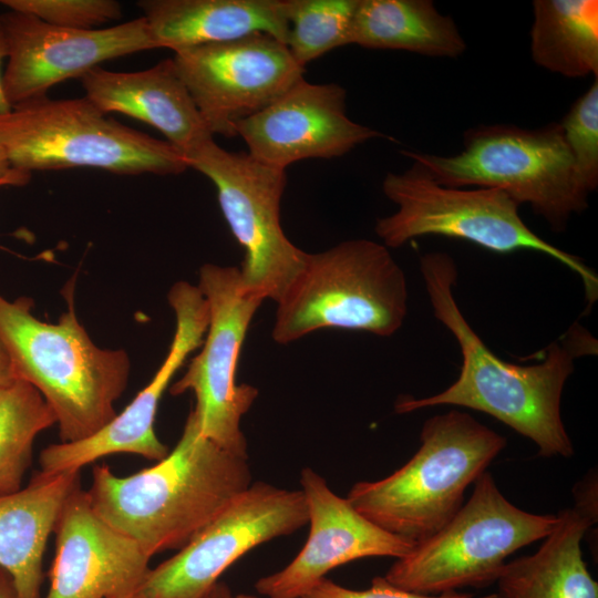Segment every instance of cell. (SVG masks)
<instances>
[{
	"label": "cell",
	"mask_w": 598,
	"mask_h": 598,
	"mask_svg": "<svg viewBox=\"0 0 598 598\" xmlns=\"http://www.w3.org/2000/svg\"><path fill=\"white\" fill-rule=\"evenodd\" d=\"M176 327L166 358L132 402L95 434L76 442H59L44 447L39 456L41 471H81L107 455L128 453L152 461L169 452L156 435L154 423L162 395L190 352L202 346L208 327V306L197 286L175 282L168 291Z\"/></svg>",
	"instance_id": "9a60e30c"
},
{
	"label": "cell",
	"mask_w": 598,
	"mask_h": 598,
	"mask_svg": "<svg viewBox=\"0 0 598 598\" xmlns=\"http://www.w3.org/2000/svg\"><path fill=\"white\" fill-rule=\"evenodd\" d=\"M206 598H235L229 586L218 581Z\"/></svg>",
	"instance_id": "836d02e7"
},
{
	"label": "cell",
	"mask_w": 598,
	"mask_h": 598,
	"mask_svg": "<svg viewBox=\"0 0 598 598\" xmlns=\"http://www.w3.org/2000/svg\"><path fill=\"white\" fill-rule=\"evenodd\" d=\"M421 446L402 467L355 483L347 499L367 519L414 545L444 527L464 493L506 446V439L468 413L451 410L427 419Z\"/></svg>",
	"instance_id": "277c9868"
},
{
	"label": "cell",
	"mask_w": 598,
	"mask_h": 598,
	"mask_svg": "<svg viewBox=\"0 0 598 598\" xmlns=\"http://www.w3.org/2000/svg\"><path fill=\"white\" fill-rule=\"evenodd\" d=\"M0 17L8 44L2 89L10 107L45 97L53 85L81 79L104 61L161 49L143 17L92 30L59 28L14 10Z\"/></svg>",
	"instance_id": "5bb4252c"
},
{
	"label": "cell",
	"mask_w": 598,
	"mask_h": 598,
	"mask_svg": "<svg viewBox=\"0 0 598 598\" xmlns=\"http://www.w3.org/2000/svg\"><path fill=\"white\" fill-rule=\"evenodd\" d=\"M53 534L44 598H133L151 568L152 557L93 511L81 485L65 499Z\"/></svg>",
	"instance_id": "ac0fdd59"
},
{
	"label": "cell",
	"mask_w": 598,
	"mask_h": 598,
	"mask_svg": "<svg viewBox=\"0 0 598 598\" xmlns=\"http://www.w3.org/2000/svg\"><path fill=\"white\" fill-rule=\"evenodd\" d=\"M382 190L398 207L375 223L374 230L385 247L398 248L422 236H443L467 240L496 254L538 251L580 278L588 308L597 300V274L579 257L534 233L519 216V205L503 190L444 186L415 162L401 173H388Z\"/></svg>",
	"instance_id": "ba28073f"
},
{
	"label": "cell",
	"mask_w": 598,
	"mask_h": 598,
	"mask_svg": "<svg viewBox=\"0 0 598 598\" xmlns=\"http://www.w3.org/2000/svg\"><path fill=\"white\" fill-rule=\"evenodd\" d=\"M172 59L208 131L228 138L305 72L287 45L266 33L179 49Z\"/></svg>",
	"instance_id": "4fadbf2b"
},
{
	"label": "cell",
	"mask_w": 598,
	"mask_h": 598,
	"mask_svg": "<svg viewBox=\"0 0 598 598\" xmlns=\"http://www.w3.org/2000/svg\"><path fill=\"white\" fill-rule=\"evenodd\" d=\"M300 598H475L472 594L450 591L440 595H422L406 591L392 585L384 576L372 579L371 586L364 590L349 589L337 582L322 578ZM483 598H493L492 596Z\"/></svg>",
	"instance_id": "f1b7e54d"
},
{
	"label": "cell",
	"mask_w": 598,
	"mask_h": 598,
	"mask_svg": "<svg viewBox=\"0 0 598 598\" xmlns=\"http://www.w3.org/2000/svg\"><path fill=\"white\" fill-rule=\"evenodd\" d=\"M420 270L434 317L456 339L462 354L457 379L444 391L426 396H400L399 414L437 405H457L484 412L532 440L544 457H570L571 440L560 412L561 394L575 370V358L592 353L585 333L576 329L560 343L551 342L545 359L519 365L498 358L477 336L455 297L457 267L446 252L424 254Z\"/></svg>",
	"instance_id": "6da1fadb"
},
{
	"label": "cell",
	"mask_w": 598,
	"mask_h": 598,
	"mask_svg": "<svg viewBox=\"0 0 598 598\" xmlns=\"http://www.w3.org/2000/svg\"><path fill=\"white\" fill-rule=\"evenodd\" d=\"M350 44L457 58L466 43L450 16L431 0H358Z\"/></svg>",
	"instance_id": "603a6c76"
},
{
	"label": "cell",
	"mask_w": 598,
	"mask_h": 598,
	"mask_svg": "<svg viewBox=\"0 0 598 598\" xmlns=\"http://www.w3.org/2000/svg\"><path fill=\"white\" fill-rule=\"evenodd\" d=\"M257 161L285 169L306 158H333L383 134L347 115V92L337 83L303 78L278 100L236 125Z\"/></svg>",
	"instance_id": "2e32d148"
},
{
	"label": "cell",
	"mask_w": 598,
	"mask_h": 598,
	"mask_svg": "<svg viewBox=\"0 0 598 598\" xmlns=\"http://www.w3.org/2000/svg\"><path fill=\"white\" fill-rule=\"evenodd\" d=\"M300 484L310 525L308 538L285 568L255 582L259 596L300 598L339 566L368 557L398 559L414 547L362 516L312 468L301 471Z\"/></svg>",
	"instance_id": "e0dca14e"
},
{
	"label": "cell",
	"mask_w": 598,
	"mask_h": 598,
	"mask_svg": "<svg viewBox=\"0 0 598 598\" xmlns=\"http://www.w3.org/2000/svg\"><path fill=\"white\" fill-rule=\"evenodd\" d=\"M14 169H12L0 147V178H3L10 175Z\"/></svg>",
	"instance_id": "e575fe53"
},
{
	"label": "cell",
	"mask_w": 598,
	"mask_h": 598,
	"mask_svg": "<svg viewBox=\"0 0 598 598\" xmlns=\"http://www.w3.org/2000/svg\"><path fill=\"white\" fill-rule=\"evenodd\" d=\"M161 49L174 51L266 33L286 44L287 0H142Z\"/></svg>",
	"instance_id": "44dd1931"
},
{
	"label": "cell",
	"mask_w": 598,
	"mask_h": 598,
	"mask_svg": "<svg viewBox=\"0 0 598 598\" xmlns=\"http://www.w3.org/2000/svg\"><path fill=\"white\" fill-rule=\"evenodd\" d=\"M188 168L208 177L234 237L244 249L239 269L244 290L278 301L302 268L306 251L286 236L280 223L286 171L247 152H229L214 138L185 155Z\"/></svg>",
	"instance_id": "30bf717a"
},
{
	"label": "cell",
	"mask_w": 598,
	"mask_h": 598,
	"mask_svg": "<svg viewBox=\"0 0 598 598\" xmlns=\"http://www.w3.org/2000/svg\"><path fill=\"white\" fill-rule=\"evenodd\" d=\"M8 56V44H7V38L3 29V24L0 17V114H3L11 110L10 105L8 104L2 89V63L3 60Z\"/></svg>",
	"instance_id": "4dcf8cb0"
},
{
	"label": "cell",
	"mask_w": 598,
	"mask_h": 598,
	"mask_svg": "<svg viewBox=\"0 0 598 598\" xmlns=\"http://www.w3.org/2000/svg\"><path fill=\"white\" fill-rule=\"evenodd\" d=\"M0 3L9 10L71 30L97 29L122 18V6L114 0H1Z\"/></svg>",
	"instance_id": "83f0119b"
},
{
	"label": "cell",
	"mask_w": 598,
	"mask_h": 598,
	"mask_svg": "<svg viewBox=\"0 0 598 598\" xmlns=\"http://www.w3.org/2000/svg\"><path fill=\"white\" fill-rule=\"evenodd\" d=\"M79 485L80 471H40L27 486L0 495V568L11 579L14 598H41L47 543Z\"/></svg>",
	"instance_id": "ffe728a7"
},
{
	"label": "cell",
	"mask_w": 598,
	"mask_h": 598,
	"mask_svg": "<svg viewBox=\"0 0 598 598\" xmlns=\"http://www.w3.org/2000/svg\"><path fill=\"white\" fill-rule=\"evenodd\" d=\"M197 287L208 306L206 338L200 352L169 392L194 393L193 410L202 433L227 452L248 458L240 421L257 399L258 390L250 384H237L236 373L250 321L264 300L244 290L236 267L203 265Z\"/></svg>",
	"instance_id": "8fae6325"
},
{
	"label": "cell",
	"mask_w": 598,
	"mask_h": 598,
	"mask_svg": "<svg viewBox=\"0 0 598 598\" xmlns=\"http://www.w3.org/2000/svg\"><path fill=\"white\" fill-rule=\"evenodd\" d=\"M558 514H534L511 503L485 471L471 498L436 534L414 545L384 575L395 587L440 595L495 582L508 556L544 539Z\"/></svg>",
	"instance_id": "9c48e42d"
},
{
	"label": "cell",
	"mask_w": 598,
	"mask_h": 598,
	"mask_svg": "<svg viewBox=\"0 0 598 598\" xmlns=\"http://www.w3.org/2000/svg\"><path fill=\"white\" fill-rule=\"evenodd\" d=\"M306 524L301 489L251 483L174 556L150 568L133 598H206L246 553Z\"/></svg>",
	"instance_id": "7c38bea8"
},
{
	"label": "cell",
	"mask_w": 598,
	"mask_h": 598,
	"mask_svg": "<svg viewBox=\"0 0 598 598\" xmlns=\"http://www.w3.org/2000/svg\"><path fill=\"white\" fill-rule=\"evenodd\" d=\"M358 0H287L286 45L305 65L333 49L350 44Z\"/></svg>",
	"instance_id": "484cf974"
},
{
	"label": "cell",
	"mask_w": 598,
	"mask_h": 598,
	"mask_svg": "<svg viewBox=\"0 0 598 598\" xmlns=\"http://www.w3.org/2000/svg\"><path fill=\"white\" fill-rule=\"evenodd\" d=\"M0 147L12 169L94 167L115 174L175 175L188 168L167 141L107 117L85 96L33 100L0 114Z\"/></svg>",
	"instance_id": "8992f818"
},
{
	"label": "cell",
	"mask_w": 598,
	"mask_h": 598,
	"mask_svg": "<svg viewBox=\"0 0 598 598\" xmlns=\"http://www.w3.org/2000/svg\"><path fill=\"white\" fill-rule=\"evenodd\" d=\"M408 282L388 247L370 239L307 252L278 299L271 337L291 343L324 328L394 334L408 313Z\"/></svg>",
	"instance_id": "5b68a950"
},
{
	"label": "cell",
	"mask_w": 598,
	"mask_h": 598,
	"mask_svg": "<svg viewBox=\"0 0 598 598\" xmlns=\"http://www.w3.org/2000/svg\"><path fill=\"white\" fill-rule=\"evenodd\" d=\"M31 174L19 171H13L10 175L0 178V187L2 186H21L30 181Z\"/></svg>",
	"instance_id": "1f68e13d"
},
{
	"label": "cell",
	"mask_w": 598,
	"mask_h": 598,
	"mask_svg": "<svg viewBox=\"0 0 598 598\" xmlns=\"http://www.w3.org/2000/svg\"><path fill=\"white\" fill-rule=\"evenodd\" d=\"M463 137L464 148L455 155L401 153L441 185L503 190L519 206L529 205L555 231L588 207L559 123L532 130L478 126Z\"/></svg>",
	"instance_id": "52a82bcc"
},
{
	"label": "cell",
	"mask_w": 598,
	"mask_h": 598,
	"mask_svg": "<svg viewBox=\"0 0 598 598\" xmlns=\"http://www.w3.org/2000/svg\"><path fill=\"white\" fill-rule=\"evenodd\" d=\"M54 424L51 408L31 384L16 380L0 386V495L22 487L37 436Z\"/></svg>",
	"instance_id": "d4e9b609"
},
{
	"label": "cell",
	"mask_w": 598,
	"mask_h": 598,
	"mask_svg": "<svg viewBox=\"0 0 598 598\" xmlns=\"http://www.w3.org/2000/svg\"><path fill=\"white\" fill-rule=\"evenodd\" d=\"M68 310L55 323L32 313L33 301L0 295V339L17 380L35 388L51 408L61 442L84 440L116 416L130 377L126 351L99 348L74 311V280L63 289Z\"/></svg>",
	"instance_id": "3957f363"
},
{
	"label": "cell",
	"mask_w": 598,
	"mask_h": 598,
	"mask_svg": "<svg viewBox=\"0 0 598 598\" xmlns=\"http://www.w3.org/2000/svg\"><path fill=\"white\" fill-rule=\"evenodd\" d=\"M533 12L534 62L567 78H598V1L535 0Z\"/></svg>",
	"instance_id": "cb8c5ba5"
},
{
	"label": "cell",
	"mask_w": 598,
	"mask_h": 598,
	"mask_svg": "<svg viewBox=\"0 0 598 598\" xmlns=\"http://www.w3.org/2000/svg\"><path fill=\"white\" fill-rule=\"evenodd\" d=\"M12 362L9 353L0 339V386L16 381Z\"/></svg>",
	"instance_id": "f546056e"
},
{
	"label": "cell",
	"mask_w": 598,
	"mask_h": 598,
	"mask_svg": "<svg viewBox=\"0 0 598 598\" xmlns=\"http://www.w3.org/2000/svg\"><path fill=\"white\" fill-rule=\"evenodd\" d=\"M0 598H14L9 575L0 568Z\"/></svg>",
	"instance_id": "d6a6232c"
},
{
	"label": "cell",
	"mask_w": 598,
	"mask_h": 598,
	"mask_svg": "<svg viewBox=\"0 0 598 598\" xmlns=\"http://www.w3.org/2000/svg\"><path fill=\"white\" fill-rule=\"evenodd\" d=\"M559 124L577 182L589 196L598 186V78Z\"/></svg>",
	"instance_id": "4316f807"
},
{
	"label": "cell",
	"mask_w": 598,
	"mask_h": 598,
	"mask_svg": "<svg viewBox=\"0 0 598 598\" xmlns=\"http://www.w3.org/2000/svg\"><path fill=\"white\" fill-rule=\"evenodd\" d=\"M81 82L85 97L103 113L116 112L150 124L184 156L213 138L173 59L137 72L96 66Z\"/></svg>",
	"instance_id": "d6986e66"
},
{
	"label": "cell",
	"mask_w": 598,
	"mask_h": 598,
	"mask_svg": "<svg viewBox=\"0 0 598 598\" xmlns=\"http://www.w3.org/2000/svg\"><path fill=\"white\" fill-rule=\"evenodd\" d=\"M250 484L248 458L207 439L192 409L163 460L127 476L95 465L86 494L106 524L153 557L182 548Z\"/></svg>",
	"instance_id": "7a4b0ae2"
},
{
	"label": "cell",
	"mask_w": 598,
	"mask_h": 598,
	"mask_svg": "<svg viewBox=\"0 0 598 598\" xmlns=\"http://www.w3.org/2000/svg\"><path fill=\"white\" fill-rule=\"evenodd\" d=\"M596 509L576 502L558 513V523L532 555L505 564L493 598H598L580 543Z\"/></svg>",
	"instance_id": "7402d4cb"
},
{
	"label": "cell",
	"mask_w": 598,
	"mask_h": 598,
	"mask_svg": "<svg viewBox=\"0 0 598 598\" xmlns=\"http://www.w3.org/2000/svg\"><path fill=\"white\" fill-rule=\"evenodd\" d=\"M235 598H261L259 595H251V594H237L235 595Z\"/></svg>",
	"instance_id": "d590c367"
}]
</instances>
